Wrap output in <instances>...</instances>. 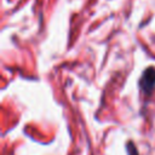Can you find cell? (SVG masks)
<instances>
[{
    "label": "cell",
    "mask_w": 155,
    "mask_h": 155,
    "mask_svg": "<svg viewBox=\"0 0 155 155\" xmlns=\"http://www.w3.org/2000/svg\"><path fill=\"white\" fill-rule=\"evenodd\" d=\"M139 87L147 94H149L154 90L155 87V68L154 67H149L143 71L139 79Z\"/></svg>",
    "instance_id": "6da1fadb"
},
{
    "label": "cell",
    "mask_w": 155,
    "mask_h": 155,
    "mask_svg": "<svg viewBox=\"0 0 155 155\" xmlns=\"http://www.w3.org/2000/svg\"><path fill=\"white\" fill-rule=\"evenodd\" d=\"M127 153H128V155H138L137 154V149H136V147L133 145L132 142H130L127 144Z\"/></svg>",
    "instance_id": "7a4b0ae2"
}]
</instances>
